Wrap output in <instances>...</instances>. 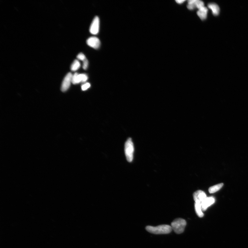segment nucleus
I'll use <instances>...</instances> for the list:
<instances>
[{
  "label": "nucleus",
  "mask_w": 248,
  "mask_h": 248,
  "mask_svg": "<svg viewBox=\"0 0 248 248\" xmlns=\"http://www.w3.org/2000/svg\"><path fill=\"white\" fill-rule=\"evenodd\" d=\"M88 61L86 59L83 61V68L84 70H86L88 66Z\"/></svg>",
  "instance_id": "19"
},
{
  "label": "nucleus",
  "mask_w": 248,
  "mask_h": 248,
  "mask_svg": "<svg viewBox=\"0 0 248 248\" xmlns=\"http://www.w3.org/2000/svg\"><path fill=\"white\" fill-rule=\"evenodd\" d=\"M208 11V8L205 7L200 9L197 12L198 16L202 20H205L207 17Z\"/></svg>",
  "instance_id": "10"
},
{
  "label": "nucleus",
  "mask_w": 248,
  "mask_h": 248,
  "mask_svg": "<svg viewBox=\"0 0 248 248\" xmlns=\"http://www.w3.org/2000/svg\"><path fill=\"white\" fill-rule=\"evenodd\" d=\"M206 195L205 192L201 190H198L194 193L193 198L195 203H202L206 198Z\"/></svg>",
  "instance_id": "8"
},
{
  "label": "nucleus",
  "mask_w": 248,
  "mask_h": 248,
  "mask_svg": "<svg viewBox=\"0 0 248 248\" xmlns=\"http://www.w3.org/2000/svg\"><path fill=\"white\" fill-rule=\"evenodd\" d=\"M88 79V76L85 74L76 73L73 76L72 83L73 84H78L81 82H85Z\"/></svg>",
  "instance_id": "5"
},
{
  "label": "nucleus",
  "mask_w": 248,
  "mask_h": 248,
  "mask_svg": "<svg viewBox=\"0 0 248 248\" xmlns=\"http://www.w3.org/2000/svg\"><path fill=\"white\" fill-rule=\"evenodd\" d=\"M208 7L212 10V14L215 16H217L219 14L220 9L218 5L215 3L208 4Z\"/></svg>",
  "instance_id": "11"
},
{
  "label": "nucleus",
  "mask_w": 248,
  "mask_h": 248,
  "mask_svg": "<svg viewBox=\"0 0 248 248\" xmlns=\"http://www.w3.org/2000/svg\"><path fill=\"white\" fill-rule=\"evenodd\" d=\"M214 202L215 199L214 197H206L201 203L202 211L206 210L209 206L212 205L214 203Z\"/></svg>",
  "instance_id": "9"
},
{
  "label": "nucleus",
  "mask_w": 248,
  "mask_h": 248,
  "mask_svg": "<svg viewBox=\"0 0 248 248\" xmlns=\"http://www.w3.org/2000/svg\"><path fill=\"white\" fill-rule=\"evenodd\" d=\"M195 212L199 217H202L204 216V214L202 212L201 203L198 202L195 203Z\"/></svg>",
  "instance_id": "12"
},
{
  "label": "nucleus",
  "mask_w": 248,
  "mask_h": 248,
  "mask_svg": "<svg viewBox=\"0 0 248 248\" xmlns=\"http://www.w3.org/2000/svg\"><path fill=\"white\" fill-rule=\"evenodd\" d=\"M87 43L89 46L95 49H98L101 45V41L99 39L95 37L89 38L87 40Z\"/></svg>",
  "instance_id": "7"
},
{
  "label": "nucleus",
  "mask_w": 248,
  "mask_h": 248,
  "mask_svg": "<svg viewBox=\"0 0 248 248\" xmlns=\"http://www.w3.org/2000/svg\"><path fill=\"white\" fill-rule=\"evenodd\" d=\"M195 0H189L188 1V4L187 5V8L189 10H193L196 8L195 5Z\"/></svg>",
  "instance_id": "15"
},
{
  "label": "nucleus",
  "mask_w": 248,
  "mask_h": 248,
  "mask_svg": "<svg viewBox=\"0 0 248 248\" xmlns=\"http://www.w3.org/2000/svg\"><path fill=\"white\" fill-rule=\"evenodd\" d=\"M100 27V20L98 17L95 16L93 19L90 27V33L94 35L98 33Z\"/></svg>",
  "instance_id": "4"
},
{
  "label": "nucleus",
  "mask_w": 248,
  "mask_h": 248,
  "mask_svg": "<svg viewBox=\"0 0 248 248\" xmlns=\"http://www.w3.org/2000/svg\"><path fill=\"white\" fill-rule=\"evenodd\" d=\"M223 186V183H221L216 185L214 186L210 187L208 189L209 192L211 193H213L217 192Z\"/></svg>",
  "instance_id": "13"
},
{
  "label": "nucleus",
  "mask_w": 248,
  "mask_h": 248,
  "mask_svg": "<svg viewBox=\"0 0 248 248\" xmlns=\"http://www.w3.org/2000/svg\"><path fill=\"white\" fill-rule=\"evenodd\" d=\"M80 64L79 61L75 60L71 65V70L74 71H77L80 68Z\"/></svg>",
  "instance_id": "14"
},
{
  "label": "nucleus",
  "mask_w": 248,
  "mask_h": 248,
  "mask_svg": "<svg viewBox=\"0 0 248 248\" xmlns=\"http://www.w3.org/2000/svg\"><path fill=\"white\" fill-rule=\"evenodd\" d=\"M195 5L196 8L200 9L204 7V2L200 1V0H195Z\"/></svg>",
  "instance_id": "16"
},
{
  "label": "nucleus",
  "mask_w": 248,
  "mask_h": 248,
  "mask_svg": "<svg viewBox=\"0 0 248 248\" xmlns=\"http://www.w3.org/2000/svg\"><path fill=\"white\" fill-rule=\"evenodd\" d=\"M125 151L127 160L128 162H132L134 158V147L131 138L128 139L125 144Z\"/></svg>",
  "instance_id": "3"
},
{
  "label": "nucleus",
  "mask_w": 248,
  "mask_h": 248,
  "mask_svg": "<svg viewBox=\"0 0 248 248\" xmlns=\"http://www.w3.org/2000/svg\"><path fill=\"white\" fill-rule=\"evenodd\" d=\"M186 225V221L181 218L177 219L171 223V227L175 233L180 234L184 231Z\"/></svg>",
  "instance_id": "2"
},
{
  "label": "nucleus",
  "mask_w": 248,
  "mask_h": 248,
  "mask_svg": "<svg viewBox=\"0 0 248 248\" xmlns=\"http://www.w3.org/2000/svg\"><path fill=\"white\" fill-rule=\"evenodd\" d=\"M77 58L78 59L82 61H84V60L86 59L85 56L82 53H80L78 54L77 56Z\"/></svg>",
  "instance_id": "17"
},
{
  "label": "nucleus",
  "mask_w": 248,
  "mask_h": 248,
  "mask_svg": "<svg viewBox=\"0 0 248 248\" xmlns=\"http://www.w3.org/2000/svg\"><path fill=\"white\" fill-rule=\"evenodd\" d=\"M73 75L71 73H68L64 78L62 82L61 90L65 92L68 90L70 86Z\"/></svg>",
  "instance_id": "6"
},
{
  "label": "nucleus",
  "mask_w": 248,
  "mask_h": 248,
  "mask_svg": "<svg viewBox=\"0 0 248 248\" xmlns=\"http://www.w3.org/2000/svg\"><path fill=\"white\" fill-rule=\"evenodd\" d=\"M90 87V84L89 83H87L83 85L81 87V89L83 91L86 90Z\"/></svg>",
  "instance_id": "18"
},
{
  "label": "nucleus",
  "mask_w": 248,
  "mask_h": 248,
  "mask_svg": "<svg viewBox=\"0 0 248 248\" xmlns=\"http://www.w3.org/2000/svg\"><path fill=\"white\" fill-rule=\"evenodd\" d=\"M146 230L150 233L155 234H167L170 233L172 230L171 226L167 225H162L157 227L148 226Z\"/></svg>",
  "instance_id": "1"
},
{
  "label": "nucleus",
  "mask_w": 248,
  "mask_h": 248,
  "mask_svg": "<svg viewBox=\"0 0 248 248\" xmlns=\"http://www.w3.org/2000/svg\"><path fill=\"white\" fill-rule=\"evenodd\" d=\"M175 1L178 4H180L183 3L186 1L185 0H177Z\"/></svg>",
  "instance_id": "20"
}]
</instances>
